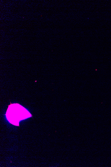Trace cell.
I'll return each instance as SVG.
<instances>
[{
  "label": "cell",
  "instance_id": "6da1fadb",
  "mask_svg": "<svg viewBox=\"0 0 111 167\" xmlns=\"http://www.w3.org/2000/svg\"><path fill=\"white\" fill-rule=\"evenodd\" d=\"M6 115L10 123L18 126L19 122L32 117L26 109L19 103H11L8 106Z\"/></svg>",
  "mask_w": 111,
  "mask_h": 167
}]
</instances>
